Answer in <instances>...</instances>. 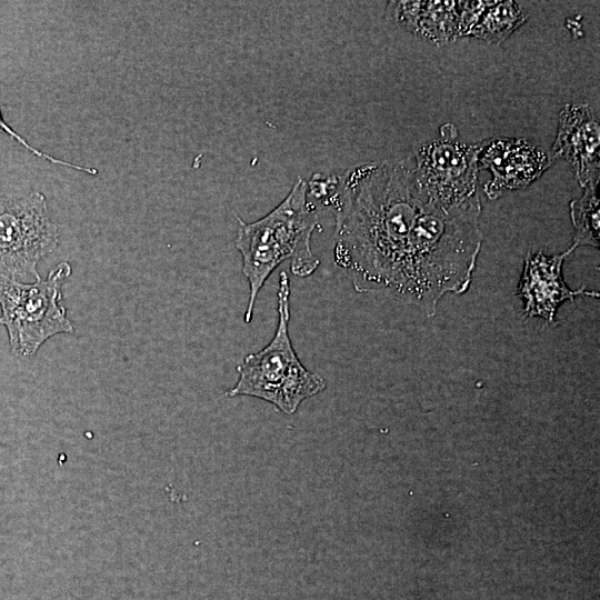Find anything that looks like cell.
Returning a JSON list of instances; mask_svg holds the SVG:
<instances>
[{
	"instance_id": "cell-7",
	"label": "cell",
	"mask_w": 600,
	"mask_h": 600,
	"mask_svg": "<svg viewBox=\"0 0 600 600\" xmlns=\"http://www.w3.org/2000/svg\"><path fill=\"white\" fill-rule=\"evenodd\" d=\"M479 170L491 173L483 191L491 200L527 188L551 166L550 154L522 138L493 137L478 143Z\"/></svg>"
},
{
	"instance_id": "cell-11",
	"label": "cell",
	"mask_w": 600,
	"mask_h": 600,
	"mask_svg": "<svg viewBox=\"0 0 600 600\" xmlns=\"http://www.w3.org/2000/svg\"><path fill=\"white\" fill-rule=\"evenodd\" d=\"M526 20L527 13L514 1H490L467 37H474L490 43H500L507 40Z\"/></svg>"
},
{
	"instance_id": "cell-1",
	"label": "cell",
	"mask_w": 600,
	"mask_h": 600,
	"mask_svg": "<svg viewBox=\"0 0 600 600\" xmlns=\"http://www.w3.org/2000/svg\"><path fill=\"white\" fill-rule=\"evenodd\" d=\"M309 194L334 216V262L360 293L391 297L433 316L466 292L481 249L480 198L448 206L419 184L411 158L313 174Z\"/></svg>"
},
{
	"instance_id": "cell-4",
	"label": "cell",
	"mask_w": 600,
	"mask_h": 600,
	"mask_svg": "<svg viewBox=\"0 0 600 600\" xmlns=\"http://www.w3.org/2000/svg\"><path fill=\"white\" fill-rule=\"evenodd\" d=\"M71 272L70 263L62 261L31 283L0 273V324L14 356L33 357L53 336L74 331L61 303L62 286Z\"/></svg>"
},
{
	"instance_id": "cell-6",
	"label": "cell",
	"mask_w": 600,
	"mask_h": 600,
	"mask_svg": "<svg viewBox=\"0 0 600 600\" xmlns=\"http://www.w3.org/2000/svg\"><path fill=\"white\" fill-rule=\"evenodd\" d=\"M440 136L413 149L411 159L419 184L448 206L478 199L479 144L459 141L452 124L442 126Z\"/></svg>"
},
{
	"instance_id": "cell-5",
	"label": "cell",
	"mask_w": 600,
	"mask_h": 600,
	"mask_svg": "<svg viewBox=\"0 0 600 600\" xmlns=\"http://www.w3.org/2000/svg\"><path fill=\"white\" fill-rule=\"evenodd\" d=\"M58 244L59 227L50 220L43 193L0 199V273L37 280L38 263Z\"/></svg>"
},
{
	"instance_id": "cell-10",
	"label": "cell",
	"mask_w": 600,
	"mask_h": 600,
	"mask_svg": "<svg viewBox=\"0 0 600 600\" xmlns=\"http://www.w3.org/2000/svg\"><path fill=\"white\" fill-rule=\"evenodd\" d=\"M389 4L394 21L414 34L438 44L459 38V1H396Z\"/></svg>"
},
{
	"instance_id": "cell-12",
	"label": "cell",
	"mask_w": 600,
	"mask_h": 600,
	"mask_svg": "<svg viewBox=\"0 0 600 600\" xmlns=\"http://www.w3.org/2000/svg\"><path fill=\"white\" fill-rule=\"evenodd\" d=\"M598 184L584 188L583 194L570 202V217L574 228L571 249L580 246L599 247Z\"/></svg>"
},
{
	"instance_id": "cell-9",
	"label": "cell",
	"mask_w": 600,
	"mask_h": 600,
	"mask_svg": "<svg viewBox=\"0 0 600 600\" xmlns=\"http://www.w3.org/2000/svg\"><path fill=\"white\" fill-rule=\"evenodd\" d=\"M573 250L549 256L542 251L529 252L524 260L523 272L518 284L517 296L523 301L526 317H540L549 323H554L558 307L576 297H599L592 290L581 288L571 290L562 277L564 259Z\"/></svg>"
},
{
	"instance_id": "cell-2",
	"label": "cell",
	"mask_w": 600,
	"mask_h": 600,
	"mask_svg": "<svg viewBox=\"0 0 600 600\" xmlns=\"http://www.w3.org/2000/svg\"><path fill=\"white\" fill-rule=\"evenodd\" d=\"M308 197L307 181L298 178L288 196L264 217L249 223L238 218L236 248L249 284L246 323L252 320L257 297L279 264L290 260L291 272L300 278L311 276L320 266L311 248L319 217Z\"/></svg>"
},
{
	"instance_id": "cell-8",
	"label": "cell",
	"mask_w": 600,
	"mask_h": 600,
	"mask_svg": "<svg viewBox=\"0 0 600 600\" xmlns=\"http://www.w3.org/2000/svg\"><path fill=\"white\" fill-rule=\"evenodd\" d=\"M552 160L564 159L581 187L594 186L600 177V126L586 103H568L559 112L552 143Z\"/></svg>"
},
{
	"instance_id": "cell-3",
	"label": "cell",
	"mask_w": 600,
	"mask_h": 600,
	"mask_svg": "<svg viewBox=\"0 0 600 600\" xmlns=\"http://www.w3.org/2000/svg\"><path fill=\"white\" fill-rule=\"evenodd\" d=\"M278 323L274 336L261 350L247 354L238 364L239 379L229 397L250 396L274 404L287 414L300 403L326 389L324 379L300 361L289 336L290 281L279 273Z\"/></svg>"
},
{
	"instance_id": "cell-13",
	"label": "cell",
	"mask_w": 600,
	"mask_h": 600,
	"mask_svg": "<svg viewBox=\"0 0 600 600\" xmlns=\"http://www.w3.org/2000/svg\"><path fill=\"white\" fill-rule=\"evenodd\" d=\"M0 132H6L10 138L19 142L22 147H24L27 150H29L31 153H33L36 157H39L41 159H44L47 161H50L54 164H61L88 174H97L98 170L94 168L83 167L80 164H74L58 158H54L48 153H44L34 147H32L22 136H20L18 132H16L3 119L0 110Z\"/></svg>"
}]
</instances>
